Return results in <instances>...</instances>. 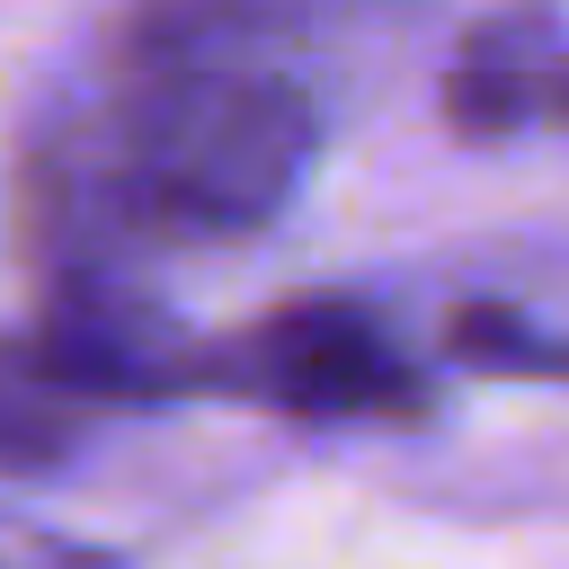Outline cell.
I'll use <instances>...</instances> for the list:
<instances>
[{"mask_svg": "<svg viewBox=\"0 0 569 569\" xmlns=\"http://www.w3.org/2000/svg\"><path fill=\"white\" fill-rule=\"evenodd\" d=\"M36 365L53 391H71L80 409H160V400H196V356L204 338L142 293L124 267H80V276H44L36 329H27Z\"/></svg>", "mask_w": 569, "mask_h": 569, "instance_id": "3", "label": "cell"}, {"mask_svg": "<svg viewBox=\"0 0 569 569\" xmlns=\"http://www.w3.org/2000/svg\"><path fill=\"white\" fill-rule=\"evenodd\" d=\"M542 124H560L569 133V44L551 53V71H542Z\"/></svg>", "mask_w": 569, "mask_h": 569, "instance_id": "8", "label": "cell"}, {"mask_svg": "<svg viewBox=\"0 0 569 569\" xmlns=\"http://www.w3.org/2000/svg\"><path fill=\"white\" fill-rule=\"evenodd\" d=\"M445 356L462 373H498V382H569V338L533 329V311H516V302H453Z\"/></svg>", "mask_w": 569, "mask_h": 569, "instance_id": "6", "label": "cell"}, {"mask_svg": "<svg viewBox=\"0 0 569 569\" xmlns=\"http://www.w3.org/2000/svg\"><path fill=\"white\" fill-rule=\"evenodd\" d=\"M365 0H124L89 80L27 133L18 231L44 276L267 231L320 160L311 44Z\"/></svg>", "mask_w": 569, "mask_h": 569, "instance_id": "1", "label": "cell"}, {"mask_svg": "<svg viewBox=\"0 0 569 569\" xmlns=\"http://www.w3.org/2000/svg\"><path fill=\"white\" fill-rule=\"evenodd\" d=\"M0 569H124V560L98 551V542H71V533H53V525L0 516Z\"/></svg>", "mask_w": 569, "mask_h": 569, "instance_id": "7", "label": "cell"}, {"mask_svg": "<svg viewBox=\"0 0 569 569\" xmlns=\"http://www.w3.org/2000/svg\"><path fill=\"white\" fill-rule=\"evenodd\" d=\"M98 409H80L71 391L44 382L36 347L27 338H0V480H36V471H62L71 445L89 436Z\"/></svg>", "mask_w": 569, "mask_h": 569, "instance_id": "5", "label": "cell"}, {"mask_svg": "<svg viewBox=\"0 0 569 569\" xmlns=\"http://www.w3.org/2000/svg\"><path fill=\"white\" fill-rule=\"evenodd\" d=\"M569 36L542 18V9H507V18H480L462 27L445 80H436V116L445 133L462 142H507L525 124H542V71Z\"/></svg>", "mask_w": 569, "mask_h": 569, "instance_id": "4", "label": "cell"}, {"mask_svg": "<svg viewBox=\"0 0 569 569\" xmlns=\"http://www.w3.org/2000/svg\"><path fill=\"white\" fill-rule=\"evenodd\" d=\"M196 400L276 409V418H302V427H365V418L418 427L436 409V373L382 329L373 302L302 293V302H276L249 329L204 338Z\"/></svg>", "mask_w": 569, "mask_h": 569, "instance_id": "2", "label": "cell"}]
</instances>
